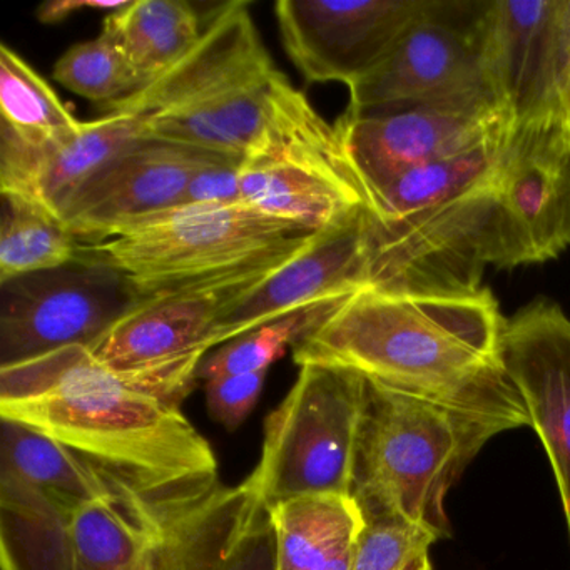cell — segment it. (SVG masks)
Returning <instances> with one entry per match:
<instances>
[{
    "instance_id": "obj_11",
    "label": "cell",
    "mask_w": 570,
    "mask_h": 570,
    "mask_svg": "<svg viewBox=\"0 0 570 570\" xmlns=\"http://www.w3.org/2000/svg\"><path fill=\"white\" fill-rule=\"evenodd\" d=\"M139 302L108 266L79 262L2 283L0 366L92 346Z\"/></svg>"
},
{
    "instance_id": "obj_19",
    "label": "cell",
    "mask_w": 570,
    "mask_h": 570,
    "mask_svg": "<svg viewBox=\"0 0 570 570\" xmlns=\"http://www.w3.org/2000/svg\"><path fill=\"white\" fill-rule=\"evenodd\" d=\"M142 136V119L122 112L82 121L75 135L48 141H29L0 125V191L38 203L61 218L82 185Z\"/></svg>"
},
{
    "instance_id": "obj_7",
    "label": "cell",
    "mask_w": 570,
    "mask_h": 570,
    "mask_svg": "<svg viewBox=\"0 0 570 570\" xmlns=\"http://www.w3.org/2000/svg\"><path fill=\"white\" fill-rule=\"evenodd\" d=\"M365 393L355 370L302 366L266 419L262 456L246 479L266 509L309 493L350 495Z\"/></svg>"
},
{
    "instance_id": "obj_13",
    "label": "cell",
    "mask_w": 570,
    "mask_h": 570,
    "mask_svg": "<svg viewBox=\"0 0 570 570\" xmlns=\"http://www.w3.org/2000/svg\"><path fill=\"white\" fill-rule=\"evenodd\" d=\"M429 8L430 0H279L275 18L286 55L306 81L352 89Z\"/></svg>"
},
{
    "instance_id": "obj_12",
    "label": "cell",
    "mask_w": 570,
    "mask_h": 570,
    "mask_svg": "<svg viewBox=\"0 0 570 570\" xmlns=\"http://www.w3.org/2000/svg\"><path fill=\"white\" fill-rule=\"evenodd\" d=\"M483 48L512 122L570 125V0L485 2Z\"/></svg>"
},
{
    "instance_id": "obj_28",
    "label": "cell",
    "mask_w": 570,
    "mask_h": 570,
    "mask_svg": "<svg viewBox=\"0 0 570 570\" xmlns=\"http://www.w3.org/2000/svg\"><path fill=\"white\" fill-rule=\"evenodd\" d=\"M353 553L352 570H432L429 530L403 520L365 522Z\"/></svg>"
},
{
    "instance_id": "obj_3",
    "label": "cell",
    "mask_w": 570,
    "mask_h": 570,
    "mask_svg": "<svg viewBox=\"0 0 570 570\" xmlns=\"http://www.w3.org/2000/svg\"><path fill=\"white\" fill-rule=\"evenodd\" d=\"M0 415L135 482L219 476L215 450L181 406L142 392L88 346L0 366Z\"/></svg>"
},
{
    "instance_id": "obj_18",
    "label": "cell",
    "mask_w": 570,
    "mask_h": 570,
    "mask_svg": "<svg viewBox=\"0 0 570 570\" xmlns=\"http://www.w3.org/2000/svg\"><path fill=\"white\" fill-rule=\"evenodd\" d=\"M368 209L316 236L302 253L233 303L219 322L222 346L303 306L368 286Z\"/></svg>"
},
{
    "instance_id": "obj_33",
    "label": "cell",
    "mask_w": 570,
    "mask_h": 570,
    "mask_svg": "<svg viewBox=\"0 0 570 570\" xmlns=\"http://www.w3.org/2000/svg\"><path fill=\"white\" fill-rule=\"evenodd\" d=\"M353 553H355V550L343 553V556L328 560V562L322 563V566L313 567L309 570H352Z\"/></svg>"
},
{
    "instance_id": "obj_23",
    "label": "cell",
    "mask_w": 570,
    "mask_h": 570,
    "mask_svg": "<svg viewBox=\"0 0 570 570\" xmlns=\"http://www.w3.org/2000/svg\"><path fill=\"white\" fill-rule=\"evenodd\" d=\"M102 31L118 42L145 86L171 69L203 35L198 12L185 0H131L106 16Z\"/></svg>"
},
{
    "instance_id": "obj_20",
    "label": "cell",
    "mask_w": 570,
    "mask_h": 570,
    "mask_svg": "<svg viewBox=\"0 0 570 570\" xmlns=\"http://www.w3.org/2000/svg\"><path fill=\"white\" fill-rule=\"evenodd\" d=\"M243 202L265 215L322 235L366 208L362 193L325 173L283 161H245Z\"/></svg>"
},
{
    "instance_id": "obj_15",
    "label": "cell",
    "mask_w": 570,
    "mask_h": 570,
    "mask_svg": "<svg viewBox=\"0 0 570 570\" xmlns=\"http://www.w3.org/2000/svg\"><path fill=\"white\" fill-rule=\"evenodd\" d=\"M226 156L142 136L82 185L62 222L79 243L105 242L139 219L181 206L195 173Z\"/></svg>"
},
{
    "instance_id": "obj_5",
    "label": "cell",
    "mask_w": 570,
    "mask_h": 570,
    "mask_svg": "<svg viewBox=\"0 0 570 570\" xmlns=\"http://www.w3.org/2000/svg\"><path fill=\"white\" fill-rule=\"evenodd\" d=\"M316 233L239 205H181L81 243L79 262L115 269L139 303L179 293L259 285Z\"/></svg>"
},
{
    "instance_id": "obj_31",
    "label": "cell",
    "mask_w": 570,
    "mask_h": 570,
    "mask_svg": "<svg viewBox=\"0 0 570 570\" xmlns=\"http://www.w3.org/2000/svg\"><path fill=\"white\" fill-rule=\"evenodd\" d=\"M222 570H276L275 535L262 503Z\"/></svg>"
},
{
    "instance_id": "obj_14",
    "label": "cell",
    "mask_w": 570,
    "mask_h": 570,
    "mask_svg": "<svg viewBox=\"0 0 570 570\" xmlns=\"http://www.w3.org/2000/svg\"><path fill=\"white\" fill-rule=\"evenodd\" d=\"M510 125V116L497 109L402 106L343 115L335 126L368 208L373 195L403 173L470 151Z\"/></svg>"
},
{
    "instance_id": "obj_2",
    "label": "cell",
    "mask_w": 570,
    "mask_h": 570,
    "mask_svg": "<svg viewBox=\"0 0 570 570\" xmlns=\"http://www.w3.org/2000/svg\"><path fill=\"white\" fill-rule=\"evenodd\" d=\"M489 289L469 295L356 292L293 348L303 365L343 366L383 385L452 406L497 432L530 426L499 362L503 332Z\"/></svg>"
},
{
    "instance_id": "obj_21",
    "label": "cell",
    "mask_w": 570,
    "mask_h": 570,
    "mask_svg": "<svg viewBox=\"0 0 570 570\" xmlns=\"http://www.w3.org/2000/svg\"><path fill=\"white\" fill-rule=\"evenodd\" d=\"M276 570H309L352 552L365 519L352 495L309 493L268 509Z\"/></svg>"
},
{
    "instance_id": "obj_30",
    "label": "cell",
    "mask_w": 570,
    "mask_h": 570,
    "mask_svg": "<svg viewBox=\"0 0 570 570\" xmlns=\"http://www.w3.org/2000/svg\"><path fill=\"white\" fill-rule=\"evenodd\" d=\"M245 159L226 156L203 166L186 188L183 205H239L242 195V166Z\"/></svg>"
},
{
    "instance_id": "obj_29",
    "label": "cell",
    "mask_w": 570,
    "mask_h": 570,
    "mask_svg": "<svg viewBox=\"0 0 570 570\" xmlns=\"http://www.w3.org/2000/svg\"><path fill=\"white\" fill-rule=\"evenodd\" d=\"M268 372L233 373L206 380V403L216 423L235 432L255 410Z\"/></svg>"
},
{
    "instance_id": "obj_17",
    "label": "cell",
    "mask_w": 570,
    "mask_h": 570,
    "mask_svg": "<svg viewBox=\"0 0 570 570\" xmlns=\"http://www.w3.org/2000/svg\"><path fill=\"white\" fill-rule=\"evenodd\" d=\"M275 68L249 14L248 2H228L209 16L202 38L165 75L149 82L109 112L142 121L178 115L208 105L218 96Z\"/></svg>"
},
{
    "instance_id": "obj_6",
    "label": "cell",
    "mask_w": 570,
    "mask_h": 570,
    "mask_svg": "<svg viewBox=\"0 0 570 570\" xmlns=\"http://www.w3.org/2000/svg\"><path fill=\"white\" fill-rule=\"evenodd\" d=\"M497 433L452 406L366 379L350 495L365 522L403 520L446 539V493Z\"/></svg>"
},
{
    "instance_id": "obj_24",
    "label": "cell",
    "mask_w": 570,
    "mask_h": 570,
    "mask_svg": "<svg viewBox=\"0 0 570 570\" xmlns=\"http://www.w3.org/2000/svg\"><path fill=\"white\" fill-rule=\"evenodd\" d=\"M79 245L55 213L21 196L2 193L0 285L71 265L78 259Z\"/></svg>"
},
{
    "instance_id": "obj_16",
    "label": "cell",
    "mask_w": 570,
    "mask_h": 570,
    "mask_svg": "<svg viewBox=\"0 0 570 570\" xmlns=\"http://www.w3.org/2000/svg\"><path fill=\"white\" fill-rule=\"evenodd\" d=\"M499 362L552 463L570 539V320L553 303L520 309L503 325Z\"/></svg>"
},
{
    "instance_id": "obj_4",
    "label": "cell",
    "mask_w": 570,
    "mask_h": 570,
    "mask_svg": "<svg viewBox=\"0 0 570 570\" xmlns=\"http://www.w3.org/2000/svg\"><path fill=\"white\" fill-rule=\"evenodd\" d=\"M507 129L462 155L410 169L373 195L368 288L482 289L483 269L495 262L497 159Z\"/></svg>"
},
{
    "instance_id": "obj_26",
    "label": "cell",
    "mask_w": 570,
    "mask_h": 570,
    "mask_svg": "<svg viewBox=\"0 0 570 570\" xmlns=\"http://www.w3.org/2000/svg\"><path fill=\"white\" fill-rule=\"evenodd\" d=\"M355 295V293H353ZM353 295L323 299L303 306L276 322L259 326L206 356L199 370V380L233 373L268 372L289 348H295L302 340L318 330L336 309L342 308Z\"/></svg>"
},
{
    "instance_id": "obj_32",
    "label": "cell",
    "mask_w": 570,
    "mask_h": 570,
    "mask_svg": "<svg viewBox=\"0 0 570 570\" xmlns=\"http://www.w3.org/2000/svg\"><path fill=\"white\" fill-rule=\"evenodd\" d=\"M131 0H49L39 6L36 18L42 24H59L79 12H99V14H115L121 11Z\"/></svg>"
},
{
    "instance_id": "obj_9",
    "label": "cell",
    "mask_w": 570,
    "mask_h": 570,
    "mask_svg": "<svg viewBox=\"0 0 570 570\" xmlns=\"http://www.w3.org/2000/svg\"><path fill=\"white\" fill-rule=\"evenodd\" d=\"M255 286L199 289L139 303L89 352L142 392L181 406L199 380L206 353L222 346L223 313Z\"/></svg>"
},
{
    "instance_id": "obj_1",
    "label": "cell",
    "mask_w": 570,
    "mask_h": 570,
    "mask_svg": "<svg viewBox=\"0 0 570 570\" xmlns=\"http://www.w3.org/2000/svg\"><path fill=\"white\" fill-rule=\"evenodd\" d=\"M0 493L4 570H222L263 503L219 476L71 505L2 470Z\"/></svg>"
},
{
    "instance_id": "obj_8",
    "label": "cell",
    "mask_w": 570,
    "mask_h": 570,
    "mask_svg": "<svg viewBox=\"0 0 570 570\" xmlns=\"http://www.w3.org/2000/svg\"><path fill=\"white\" fill-rule=\"evenodd\" d=\"M483 11L485 2H430L382 65L350 89L345 115L402 106L505 111L487 66Z\"/></svg>"
},
{
    "instance_id": "obj_25",
    "label": "cell",
    "mask_w": 570,
    "mask_h": 570,
    "mask_svg": "<svg viewBox=\"0 0 570 570\" xmlns=\"http://www.w3.org/2000/svg\"><path fill=\"white\" fill-rule=\"evenodd\" d=\"M0 125L29 141L66 138L81 128L55 89L9 46H0Z\"/></svg>"
},
{
    "instance_id": "obj_27",
    "label": "cell",
    "mask_w": 570,
    "mask_h": 570,
    "mask_svg": "<svg viewBox=\"0 0 570 570\" xmlns=\"http://www.w3.org/2000/svg\"><path fill=\"white\" fill-rule=\"evenodd\" d=\"M52 78L105 111L145 88L118 42L105 31L66 51L56 62Z\"/></svg>"
},
{
    "instance_id": "obj_22",
    "label": "cell",
    "mask_w": 570,
    "mask_h": 570,
    "mask_svg": "<svg viewBox=\"0 0 570 570\" xmlns=\"http://www.w3.org/2000/svg\"><path fill=\"white\" fill-rule=\"evenodd\" d=\"M2 469L71 505L108 500L129 483H141L102 469L51 436L6 419Z\"/></svg>"
},
{
    "instance_id": "obj_10",
    "label": "cell",
    "mask_w": 570,
    "mask_h": 570,
    "mask_svg": "<svg viewBox=\"0 0 570 570\" xmlns=\"http://www.w3.org/2000/svg\"><path fill=\"white\" fill-rule=\"evenodd\" d=\"M497 268L557 258L570 246V125L512 122L497 159Z\"/></svg>"
}]
</instances>
